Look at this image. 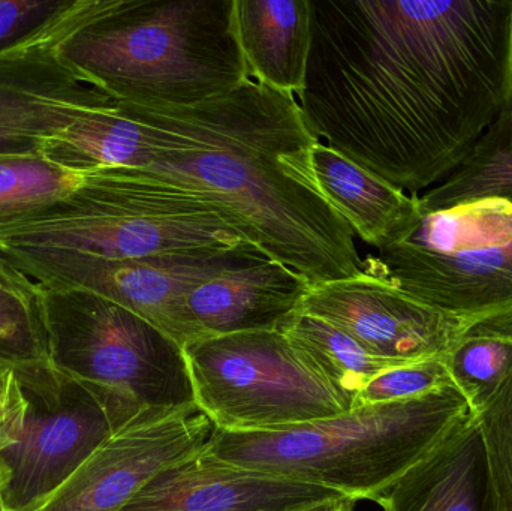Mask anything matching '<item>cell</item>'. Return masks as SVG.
<instances>
[{"label": "cell", "mask_w": 512, "mask_h": 511, "mask_svg": "<svg viewBox=\"0 0 512 511\" xmlns=\"http://www.w3.org/2000/svg\"><path fill=\"white\" fill-rule=\"evenodd\" d=\"M295 98L321 143L417 194L511 104L512 0H310Z\"/></svg>", "instance_id": "cell-1"}, {"label": "cell", "mask_w": 512, "mask_h": 511, "mask_svg": "<svg viewBox=\"0 0 512 511\" xmlns=\"http://www.w3.org/2000/svg\"><path fill=\"white\" fill-rule=\"evenodd\" d=\"M143 131L140 170L212 204L270 260L322 284L363 270L355 234L322 194L297 98L254 78L194 105L120 102Z\"/></svg>", "instance_id": "cell-2"}, {"label": "cell", "mask_w": 512, "mask_h": 511, "mask_svg": "<svg viewBox=\"0 0 512 511\" xmlns=\"http://www.w3.org/2000/svg\"><path fill=\"white\" fill-rule=\"evenodd\" d=\"M236 0H90L59 53L116 101L194 105L248 80Z\"/></svg>", "instance_id": "cell-3"}, {"label": "cell", "mask_w": 512, "mask_h": 511, "mask_svg": "<svg viewBox=\"0 0 512 511\" xmlns=\"http://www.w3.org/2000/svg\"><path fill=\"white\" fill-rule=\"evenodd\" d=\"M456 386L268 432L216 431L209 453L277 477L375 501L472 416Z\"/></svg>", "instance_id": "cell-4"}, {"label": "cell", "mask_w": 512, "mask_h": 511, "mask_svg": "<svg viewBox=\"0 0 512 511\" xmlns=\"http://www.w3.org/2000/svg\"><path fill=\"white\" fill-rule=\"evenodd\" d=\"M245 248L254 246L203 197L140 168L87 171L65 197L0 227V251L134 260Z\"/></svg>", "instance_id": "cell-5"}, {"label": "cell", "mask_w": 512, "mask_h": 511, "mask_svg": "<svg viewBox=\"0 0 512 511\" xmlns=\"http://www.w3.org/2000/svg\"><path fill=\"white\" fill-rule=\"evenodd\" d=\"M363 272L474 326H510L512 192L420 207L411 230L367 255Z\"/></svg>", "instance_id": "cell-6"}, {"label": "cell", "mask_w": 512, "mask_h": 511, "mask_svg": "<svg viewBox=\"0 0 512 511\" xmlns=\"http://www.w3.org/2000/svg\"><path fill=\"white\" fill-rule=\"evenodd\" d=\"M51 363L147 410L195 404L183 348L125 306L80 288H32Z\"/></svg>", "instance_id": "cell-7"}, {"label": "cell", "mask_w": 512, "mask_h": 511, "mask_svg": "<svg viewBox=\"0 0 512 511\" xmlns=\"http://www.w3.org/2000/svg\"><path fill=\"white\" fill-rule=\"evenodd\" d=\"M183 353L195 404L219 431H280L352 410L279 330L195 339Z\"/></svg>", "instance_id": "cell-8"}, {"label": "cell", "mask_w": 512, "mask_h": 511, "mask_svg": "<svg viewBox=\"0 0 512 511\" xmlns=\"http://www.w3.org/2000/svg\"><path fill=\"white\" fill-rule=\"evenodd\" d=\"M17 372L29 414L17 446L0 455L9 511L56 491L104 441L147 411L131 396L72 377L53 363Z\"/></svg>", "instance_id": "cell-9"}, {"label": "cell", "mask_w": 512, "mask_h": 511, "mask_svg": "<svg viewBox=\"0 0 512 511\" xmlns=\"http://www.w3.org/2000/svg\"><path fill=\"white\" fill-rule=\"evenodd\" d=\"M264 257L254 248L182 252L134 260L45 249H3L0 263L27 288H80L143 317L180 347L194 341L186 318L189 294L219 273Z\"/></svg>", "instance_id": "cell-10"}, {"label": "cell", "mask_w": 512, "mask_h": 511, "mask_svg": "<svg viewBox=\"0 0 512 511\" xmlns=\"http://www.w3.org/2000/svg\"><path fill=\"white\" fill-rule=\"evenodd\" d=\"M216 431L197 404L144 411L56 491L18 511H120L159 474L206 453Z\"/></svg>", "instance_id": "cell-11"}, {"label": "cell", "mask_w": 512, "mask_h": 511, "mask_svg": "<svg viewBox=\"0 0 512 511\" xmlns=\"http://www.w3.org/2000/svg\"><path fill=\"white\" fill-rule=\"evenodd\" d=\"M89 3L72 0L47 29L0 53V155L42 153L84 114L119 102L59 53Z\"/></svg>", "instance_id": "cell-12"}, {"label": "cell", "mask_w": 512, "mask_h": 511, "mask_svg": "<svg viewBox=\"0 0 512 511\" xmlns=\"http://www.w3.org/2000/svg\"><path fill=\"white\" fill-rule=\"evenodd\" d=\"M300 311L333 324L375 356L400 363L442 357L474 327L363 270L312 285Z\"/></svg>", "instance_id": "cell-13"}, {"label": "cell", "mask_w": 512, "mask_h": 511, "mask_svg": "<svg viewBox=\"0 0 512 511\" xmlns=\"http://www.w3.org/2000/svg\"><path fill=\"white\" fill-rule=\"evenodd\" d=\"M339 492L203 455L159 474L120 511H303Z\"/></svg>", "instance_id": "cell-14"}, {"label": "cell", "mask_w": 512, "mask_h": 511, "mask_svg": "<svg viewBox=\"0 0 512 511\" xmlns=\"http://www.w3.org/2000/svg\"><path fill=\"white\" fill-rule=\"evenodd\" d=\"M310 285L267 257L239 264L198 285L185 309L195 339L273 332L300 309Z\"/></svg>", "instance_id": "cell-15"}, {"label": "cell", "mask_w": 512, "mask_h": 511, "mask_svg": "<svg viewBox=\"0 0 512 511\" xmlns=\"http://www.w3.org/2000/svg\"><path fill=\"white\" fill-rule=\"evenodd\" d=\"M375 503L384 511H501L474 414Z\"/></svg>", "instance_id": "cell-16"}, {"label": "cell", "mask_w": 512, "mask_h": 511, "mask_svg": "<svg viewBox=\"0 0 512 511\" xmlns=\"http://www.w3.org/2000/svg\"><path fill=\"white\" fill-rule=\"evenodd\" d=\"M310 164L328 203L367 245L385 248L417 222L418 194L406 195L327 144L316 141Z\"/></svg>", "instance_id": "cell-17"}, {"label": "cell", "mask_w": 512, "mask_h": 511, "mask_svg": "<svg viewBox=\"0 0 512 511\" xmlns=\"http://www.w3.org/2000/svg\"><path fill=\"white\" fill-rule=\"evenodd\" d=\"M237 39L249 77L297 96L310 50V0H236Z\"/></svg>", "instance_id": "cell-18"}, {"label": "cell", "mask_w": 512, "mask_h": 511, "mask_svg": "<svg viewBox=\"0 0 512 511\" xmlns=\"http://www.w3.org/2000/svg\"><path fill=\"white\" fill-rule=\"evenodd\" d=\"M279 332L331 387L351 402L352 408L373 378L388 369L409 365L375 356L348 333L300 309L280 324Z\"/></svg>", "instance_id": "cell-19"}, {"label": "cell", "mask_w": 512, "mask_h": 511, "mask_svg": "<svg viewBox=\"0 0 512 511\" xmlns=\"http://www.w3.org/2000/svg\"><path fill=\"white\" fill-rule=\"evenodd\" d=\"M504 192H512V101L447 180L418 197V206L442 209Z\"/></svg>", "instance_id": "cell-20"}, {"label": "cell", "mask_w": 512, "mask_h": 511, "mask_svg": "<svg viewBox=\"0 0 512 511\" xmlns=\"http://www.w3.org/2000/svg\"><path fill=\"white\" fill-rule=\"evenodd\" d=\"M451 381L472 413L480 410L512 372V324H477L442 356Z\"/></svg>", "instance_id": "cell-21"}, {"label": "cell", "mask_w": 512, "mask_h": 511, "mask_svg": "<svg viewBox=\"0 0 512 511\" xmlns=\"http://www.w3.org/2000/svg\"><path fill=\"white\" fill-rule=\"evenodd\" d=\"M84 176L42 153L0 155V227L65 197Z\"/></svg>", "instance_id": "cell-22"}, {"label": "cell", "mask_w": 512, "mask_h": 511, "mask_svg": "<svg viewBox=\"0 0 512 511\" xmlns=\"http://www.w3.org/2000/svg\"><path fill=\"white\" fill-rule=\"evenodd\" d=\"M0 362L17 368L51 363L32 290L0 284Z\"/></svg>", "instance_id": "cell-23"}, {"label": "cell", "mask_w": 512, "mask_h": 511, "mask_svg": "<svg viewBox=\"0 0 512 511\" xmlns=\"http://www.w3.org/2000/svg\"><path fill=\"white\" fill-rule=\"evenodd\" d=\"M501 511H512V372L474 413Z\"/></svg>", "instance_id": "cell-24"}, {"label": "cell", "mask_w": 512, "mask_h": 511, "mask_svg": "<svg viewBox=\"0 0 512 511\" xmlns=\"http://www.w3.org/2000/svg\"><path fill=\"white\" fill-rule=\"evenodd\" d=\"M454 386L442 357L409 363L382 372L358 395L354 408L360 405L405 401Z\"/></svg>", "instance_id": "cell-25"}, {"label": "cell", "mask_w": 512, "mask_h": 511, "mask_svg": "<svg viewBox=\"0 0 512 511\" xmlns=\"http://www.w3.org/2000/svg\"><path fill=\"white\" fill-rule=\"evenodd\" d=\"M72 0H0V53L47 29Z\"/></svg>", "instance_id": "cell-26"}, {"label": "cell", "mask_w": 512, "mask_h": 511, "mask_svg": "<svg viewBox=\"0 0 512 511\" xmlns=\"http://www.w3.org/2000/svg\"><path fill=\"white\" fill-rule=\"evenodd\" d=\"M29 398L17 368L0 362V455L17 446L26 426Z\"/></svg>", "instance_id": "cell-27"}, {"label": "cell", "mask_w": 512, "mask_h": 511, "mask_svg": "<svg viewBox=\"0 0 512 511\" xmlns=\"http://www.w3.org/2000/svg\"><path fill=\"white\" fill-rule=\"evenodd\" d=\"M354 504L355 501L348 500V498H337V500L325 501V503L303 511H354Z\"/></svg>", "instance_id": "cell-28"}, {"label": "cell", "mask_w": 512, "mask_h": 511, "mask_svg": "<svg viewBox=\"0 0 512 511\" xmlns=\"http://www.w3.org/2000/svg\"><path fill=\"white\" fill-rule=\"evenodd\" d=\"M0 284L11 285V287L26 288V290H30V288H27L26 285H24L23 282L18 279V276L15 275V273H12L11 270L6 269L2 263H0Z\"/></svg>", "instance_id": "cell-29"}, {"label": "cell", "mask_w": 512, "mask_h": 511, "mask_svg": "<svg viewBox=\"0 0 512 511\" xmlns=\"http://www.w3.org/2000/svg\"><path fill=\"white\" fill-rule=\"evenodd\" d=\"M6 491V473L3 470L2 464H0V511H9L8 504L5 500Z\"/></svg>", "instance_id": "cell-30"}]
</instances>
